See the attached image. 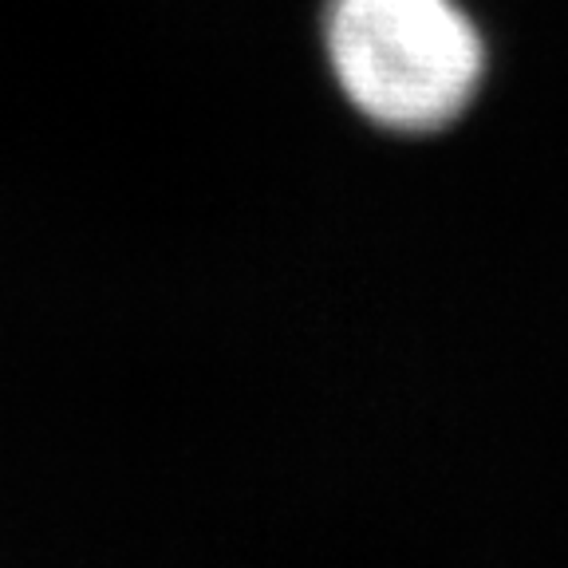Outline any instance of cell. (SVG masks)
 Returning <instances> with one entry per match:
<instances>
[{"label": "cell", "mask_w": 568, "mask_h": 568, "mask_svg": "<svg viewBox=\"0 0 568 568\" xmlns=\"http://www.w3.org/2000/svg\"><path fill=\"white\" fill-rule=\"evenodd\" d=\"M316 55L347 115L403 142L466 123L494 71L466 0H320Z\"/></svg>", "instance_id": "6da1fadb"}]
</instances>
